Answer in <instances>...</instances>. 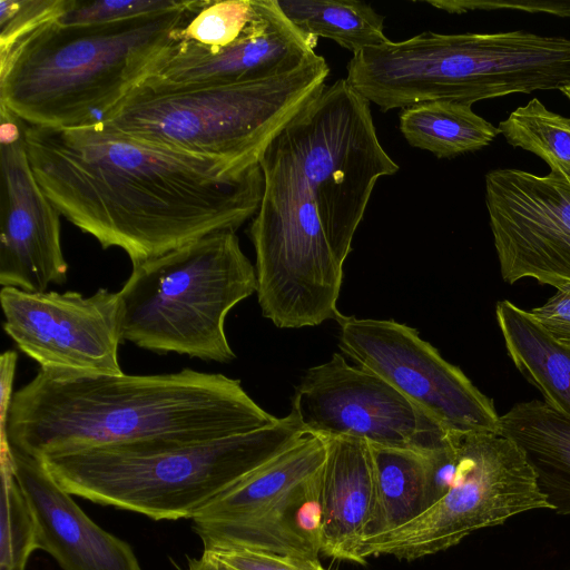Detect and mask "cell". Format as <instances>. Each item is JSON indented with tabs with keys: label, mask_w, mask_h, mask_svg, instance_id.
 Masks as SVG:
<instances>
[{
	"label": "cell",
	"mask_w": 570,
	"mask_h": 570,
	"mask_svg": "<svg viewBox=\"0 0 570 570\" xmlns=\"http://www.w3.org/2000/svg\"><path fill=\"white\" fill-rule=\"evenodd\" d=\"M385 102H474L570 85V39L517 30L497 33L423 32L383 46L376 62Z\"/></svg>",
	"instance_id": "ba28073f"
},
{
	"label": "cell",
	"mask_w": 570,
	"mask_h": 570,
	"mask_svg": "<svg viewBox=\"0 0 570 570\" xmlns=\"http://www.w3.org/2000/svg\"><path fill=\"white\" fill-rule=\"evenodd\" d=\"M561 92H563V95H564V96L569 99V101H570V85H569V86H567V87H564V88H562V89H561Z\"/></svg>",
	"instance_id": "4dcf8cb0"
},
{
	"label": "cell",
	"mask_w": 570,
	"mask_h": 570,
	"mask_svg": "<svg viewBox=\"0 0 570 570\" xmlns=\"http://www.w3.org/2000/svg\"><path fill=\"white\" fill-rule=\"evenodd\" d=\"M495 317L512 363L544 402L570 417V345L554 340L525 311L508 299Z\"/></svg>",
	"instance_id": "ffe728a7"
},
{
	"label": "cell",
	"mask_w": 570,
	"mask_h": 570,
	"mask_svg": "<svg viewBox=\"0 0 570 570\" xmlns=\"http://www.w3.org/2000/svg\"><path fill=\"white\" fill-rule=\"evenodd\" d=\"M400 130L411 146L438 158L480 150L500 134L470 105L451 100L420 102L402 109Z\"/></svg>",
	"instance_id": "7402d4cb"
},
{
	"label": "cell",
	"mask_w": 570,
	"mask_h": 570,
	"mask_svg": "<svg viewBox=\"0 0 570 570\" xmlns=\"http://www.w3.org/2000/svg\"><path fill=\"white\" fill-rule=\"evenodd\" d=\"M318 55L297 69L242 83L142 80L102 120L127 137L248 169L277 132L325 86Z\"/></svg>",
	"instance_id": "8992f818"
},
{
	"label": "cell",
	"mask_w": 570,
	"mask_h": 570,
	"mask_svg": "<svg viewBox=\"0 0 570 570\" xmlns=\"http://www.w3.org/2000/svg\"><path fill=\"white\" fill-rule=\"evenodd\" d=\"M71 0H1L0 53L63 12Z\"/></svg>",
	"instance_id": "4316f807"
},
{
	"label": "cell",
	"mask_w": 570,
	"mask_h": 570,
	"mask_svg": "<svg viewBox=\"0 0 570 570\" xmlns=\"http://www.w3.org/2000/svg\"><path fill=\"white\" fill-rule=\"evenodd\" d=\"M239 380L184 368L57 379L40 371L13 393L0 441L30 456L139 442H194L269 428Z\"/></svg>",
	"instance_id": "3957f363"
},
{
	"label": "cell",
	"mask_w": 570,
	"mask_h": 570,
	"mask_svg": "<svg viewBox=\"0 0 570 570\" xmlns=\"http://www.w3.org/2000/svg\"><path fill=\"white\" fill-rule=\"evenodd\" d=\"M0 284L46 292L67 281L60 213L41 190L26 146V129L0 140Z\"/></svg>",
	"instance_id": "9a60e30c"
},
{
	"label": "cell",
	"mask_w": 570,
	"mask_h": 570,
	"mask_svg": "<svg viewBox=\"0 0 570 570\" xmlns=\"http://www.w3.org/2000/svg\"><path fill=\"white\" fill-rule=\"evenodd\" d=\"M29 161L41 190L67 220L132 265L219 230L258 210L261 166L137 140L104 121L75 128L26 125Z\"/></svg>",
	"instance_id": "7a4b0ae2"
},
{
	"label": "cell",
	"mask_w": 570,
	"mask_h": 570,
	"mask_svg": "<svg viewBox=\"0 0 570 570\" xmlns=\"http://www.w3.org/2000/svg\"><path fill=\"white\" fill-rule=\"evenodd\" d=\"M485 203L504 282L570 283V176L494 169L485 175Z\"/></svg>",
	"instance_id": "5bb4252c"
},
{
	"label": "cell",
	"mask_w": 570,
	"mask_h": 570,
	"mask_svg": "<svg viewBox=\"0 0 570 570\" xmlns=\"http://www.w3.org/2000/svg\"><path fill=\"white\" fill-rule=\"evenodd\" d=\"M208 551L232 570H327L318 559L255 551L242 548H213Z\"/></svg>",
	"instance_id": "83f0119b"
},
{
	"label": "cell",
	"mask_w": 570,
	"mask_h": 570,
	"mask_svg": "<svg viewBox=\"0 0 570 570\" xmlns=\"http://www.w3.org/2000/svg\"><path fill=\"white\" fill-rule=\"evenodd\" d=\"M0 570H26L39 549L37 524L16 478L10 444L0 445Z\"/></svg>",
	"instance_id": "d4e9b609"
},
{
	"label": "cell",
	"mask_w": 570,
	"mask_h": 570,
	"mask_svg": "<svg viewBox=\"0 0 570 570\" xmlns=\"http://www.w3.org/2000/svg\"><path fill=\"white\" fill-rule=\"evenodd\" d=\"M556 289L543 305L529 313L554 340L570 345V283Z\"/></svg>",
	"instance_id": "f1b7e54d"
},
{
	"label": "cell",
	"mask_w": 570,
	"mask_h": 570,
	"mask_svg": "<svg viewBox=\"0 0 570 570\" xmlns=\"http://www.w3.org/2000/svg\"><path fill=\"white\" fill-rule=\"evenodd\" d=\"M325 440L306 434L218 494L194 518L204 550L242 548L318 559Z\"/></svg>",
	"instance_id": "30bf717a"
},
{
	"label": "cell",
	"mask_w": 570,
	"mask_h": 570,
	"mask_svg": "<svg viewBox=\"0 0 570 570\" xmlns=\"http://www.w3.org/2000/svg\"><path fill=\"white\" fill-rule=\"evenodd\" d=\"M367 444L374 494L366 538L410 522L438 501L430 463L432 452L422 454Z\"/></svg>",
	"instance_id": "44dd1931"
},
{
	"label": "cell",
	"mask_w": 570,
	"mask_h": 570,
	"mask_svg": "<svg viewBox=\"0 0 570 570\" xmlns=\"http://www.w3.org/2000/svg\"><path fill=\"white\" fill-rule=\"evenodd\" d=\"M499 131L511 146L543 159L550 170L570 176V118L533 98L500 121Z\"/></svg>",
	"instance_id": "cb8c5ba5"
},
{
	"label": "cell",
	"mask_w": 570,
	"mask_h": 570,
	"mask_svg": "<svg viewBox=\"0 0 570 570\" xmlns=\"http://www.w3.org/2000/svg\"><path fill=\"white\" fill-rule=\"evenodd\" d=\"M306 435L289 412L262 430L194 442H139L39 460L67 492L156 521L193 519L218 494Z\"/></svg>",
	"instance_id": "5b68a950"
},
{
	"label": "cell",
	"mask_w": 570,
	"mask_h": 570,
	"mask_svg": "<svg viewBox=\"0 0 570 570\" xmlns=\"http://www.w3.org/2000/svg\"><path fill=\"white\" fill-rule=\"evenodd\" d=\"M292 412L306 434L352 436L422 454L443 446L446 432L379 375L341 353L309 367L295 389Z\"/></svg>",
	"instance_id": "7c38bea8"
},
{
	"label": "cell",
	"mask_w": 570,
	"mask_h": 570,
	"mask_svg": "<svg viewBox=\"0 0 570 570\" xmlns=\"http://www.w3.org/2000/svg\"><path fill=\"white\" fill-rule=\"evenodd\" d=\"M178 3L177 0H71L56 21L66 26L109 23L165 11Z\"/></svg>",
	"instance_id": "484cf974"
},
{
	"label": "cell",
	"mask_w": 570,
	"mask_h": 570,
	"mask_svg": "<svg viewBox=\"0 0 570 570\" xmlns=\"http://www.w3.org/2000/svg\"><path fill=\"white\" fill-rule=\"evenodd\" d=\"M11 454L36 520L39 549L61 570H142L132 548L94 522L41 460L12 448Z\"/></svg>",
	"instance_id": "e0dca14e"
},
{
	"label": "cell",
	"mask_w": 570,
	"mask_h": 570,
	"mask_svg": "<svg viewBox=\"0 0 570 570\" xmlns=\"http://www.w3.org/2000/svg\"><path fill=\"white\" fill-rule=\"evenodd\" d=\"M318 508L320 553L364 564L362 541L373 508V472L368 444L352 436L324 439Z\"/></svg>",
	"instance_id": "ac0fdd59"
},
{
	"label": "cell",
	"mask_w": 570,
	"mask_h": 570,
	"mask_svg": "<svg viewBox=\"0 0 570 570\" xmlns=\"http://www.w3.org/2000/svg\"><path fill=\"white\" fill-rule=\"evenodd\" d=\"M186 570H232L208 551H203L198 558H190Z\"/></svg>",
	"instance_id": "f546056e"
},
{
	"label": "cell",
	"mask_w": 570,
	"mask_h": 570,
	"mask_svg": "<svg viewBox=\"0 0 570 570\" xmlns=\"http://www.w3.org/2000/svg\"><path fill=\"white\" fill-rule=\"evenodd\" d=\"M458 464L448 492L410 522L364 539L360 557L407 561L444 551L472 532L549 509L520 450L497 433H455Z\"/></svg>",
	"instance_id": "9c48e42d"
},
{
	"label": "cell",
	"mask_w": 570,
	"mask_h": 570,
	"mask_svg": "<svg viewBox=\"0 0 570 570\" xmlns=\"http://www.w3.org/2000/svg\"><path fill=\"white\" fill-rule=\"evenodd\" d=\"M338 347L382 377L446 432L497 433L493 402L419 332L393 320L340 315Z\"/></svg>",
	"instance_id": "8fae6325"
},
{
	"label": "cell",
	"mask_w": 570,
	"mask_h": 570,
	"mask_svg": "<svg viewBox=\"0 0 570 570\" xmlns=\"http://www.w3.org/2000/svg\"><path fill=\"white\" fill-rule=\"evenodd\" d=\"M498 434L520 450L549 509L570 514V417L544 401L521 402L500 415Z\"/></svg>",
	"instance_id": "d6986e66"
},
{
	"label": "cell",
	"mask_w": 570,
	"mask_h": 570,
	"mask_svg": "<svg viewBox=\"0 0 570 570\" xmlns=\"http://www.w3.org/2000/svg\"><path fill=\"white\" fill-rule=\"evenodd\" d=\"M263 196L249 237L257 298L279 328L336 320L343 266L380 177L399 170L370 102L346 79L324 88L259 159Z\"/></svg>",
	"instance_id": "6da1fadb"
},
{
	"label": "cell",
	"mask_w": 570,
	"mask_h": 570,
	"mask_svg": "<svg viewBox=\"0 0 570 570\" xmlns=\"http://www.w3.org/2000/svg\"><path fill=\"white\" fill-rule=\"evenodd\" d=\"M292 24L306 36L327 38L353 55L390 41L384 17L356 0H277Z\"/></svg>",
	"instance_id": "603a6c76"
},
{
	"label": "cell",
	"mask_w": 570,
	"mask_h": 570,
	"mask_svg": "<svg viewBox=\"0 0 570 570\" xmlns=\"http://www.w3.org/2000/svg\"><path fill=\"white\" fill-rule=\"evenodd\" d=\"M3 330L40 371L57 379L120 375L118 294L24 292L2 287Z\"/></svg>",
	"instance_id": "4fadbf2b"
},
{
	"label": "cell",
	"mask_w": 570,
	"mask_h": 570,
	"mask_svg": "<svg viewBox=\"0 0 570 570\" xmlns=\"http://www.w3.org/2000/svg\"><path fill=\"white\" fill-rule=\"evenodd\" d=\"M257 289L235 230L208 234L132 265L118 294L121 337L159 354L228 363L229 311Z\"/></svg>",
	"instance_id": "52a82bcc"
},
{
	"label": "cell",
	"mask_w": 570,
	"mask_h": 570,
	"mask_svg": "<svg viewBox=\"0 0 570 570\" xmlns=\"http://www.w3.org/2000/svg\"><path fill=\"white\" fill-rule=\"evenodd\" d=\"M316 46L317 39L296 29L277 0H262L256 19L233 42L203 50L171 40L144 80L168 85L259 81L297 69L316 56Z\"/></svg>",
	"instance_id": "2e32d148"
},
{
	"label": "cell",
	"mask_w": 570,
	"mask_h": 570,
	"mask_svg": "<svg viewBox=\"0 0 570 570\" xmlns=\"http://www.w3.org/2000/svg\"><path fill=\"white\" fill-rule=\"evenodd\" d=\"M187 1L109 23H43L0 53V105L39 128L105 120L171 42Z\"/></svg>",
	"instance_id": "277c9868"
}]
</instances>
